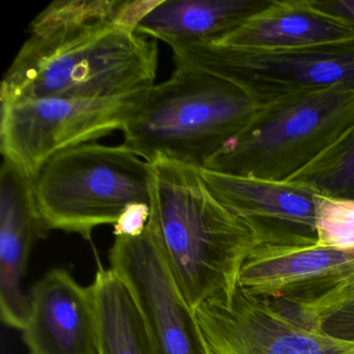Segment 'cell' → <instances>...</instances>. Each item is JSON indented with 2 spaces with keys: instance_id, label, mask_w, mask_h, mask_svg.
<instances>
[{
  "instance_id": "cell-1",
  "label": "cell",
  "mask_w": 354,
  "mask_h": 354,
  "mask_svg": "<svg viewBox=\"0 0 354 354\" xmlns=\"http://www.w3.org/2000/svg\"><path fill=\"white\" fill-rule=\"evenodd\" d=\"M161 0L53 1L30 26L0 88L1 104L103 99L154 84L158 45L136 30Z\"/></svg>"
},
{
  "instance_id": "cell-10",
  "label": "cell",
  "mask_w": 354,
  "mask_h": 354,
  "mask_svg": "<svg viewBox=\"0 0 354 354\" xmlns=\"http://www.w3.org/2000/svg\"><path fill=\"white\" fill-rule=\"evenodd\" d=\"M109 261L136 300L155 354H207L151 218L140 237L115 238Z\"/></svg>"
},
{
  "instance_id": "cell-13",
  "label": "cell",
  "mask_w": 354,
  "mask_h": 354,
  "mask_svg": "<svg viewBox=\"0 0 354 354\" xmlns=\"http://www.w3.org/2000/svg\"><path fill=\"white\" fill-rule=\"evenodd\" d=\"M32 192V179L3 159L0 171V315L12 328L24 329L30 295L24 290L28 258L46 234Z\"/></svg>"
},
{
  "instance_id": "cell-19",
  "label": "cell",
  "mask_w": 354,
  "mask_h": 354,
  "mask_svg": "<svg viewBox=\"0 0 354 354\" xmlns=\"http://www.w3.org/2000/svg\"><path fill=\"white\" fill-rule=\"evenodd\" d=\"M314 328L333 339L354 343V294L324 313Z\"/></svg>"
},
{
  "instance_id": "cell-2",
  "label": "cell",
  "mask_w": 354,
  "mask_h": 354,
  "mask_svg": "<svg viewBox=\"0 0 354 354\" xmlns=\"http://www.w3.org/2000/svg\"><path fill=\"white\" fill-rule=\"evenodd\" d=\"M151 221L171 274L188 306L235 291L248 254L259 245L254 230L217 200L200 171L157 158Z\"/></svg>"
},
{
  "instance_id": "cell-4",
  "label": "cell",
  "mask_w": 354,
  "mask_h": 354,
  "mask_svg": "<svg viewBox=\"0 0 354 354\" xmlns=\"http://www.w3.org/2000/svg\"><path fill=\"white\" fill-rule=\"evenodd\" d=\"M354 124V86L295 95L254 109L205 167L289 181Z\"/></svg>"
},
{
  "instance_id": "cell-5",
  "label": "cell",
  "mask_w": 354,
  "mask_h": 354,
  "mask_svg": "<svg viewBox=\"0 0 354 354\" xmlns=\"http://www.w3.org/2000/svg\"><path fill=\"white\" fill-rule=\"evenodd\" d=\"M151 163L125 145L97 142L62 151L32 179L45 229L90 239L99 225H115L134 203H151Z\"/></svg>"
},
{
  "instance_id": "cell-3",
  "label": "cell",
  "mask_w": 354,
  "mask_h": 354,
  "mask_svg": "<svg viewBox=\"0 0 354 354\" xmlns=\"http://www.w3.org/2000/svg\"><path fill=\"white\" fill-rule=\"evenodd\" d=\"M254 109L230 82L176 64L169 80L140 95L122 129L124 145L148 162L162 157L202 169Z\"/></svg>"
},
{
  "instance_id": "cell-8",
  "label": "cell",
  "mask_w": 354,
  "mask_h": 354,
  "mask_svg": "<svg viewBox=\"0 0 354 354\" xmlns=\"http://www.w3.org/2000/svg\"><path fill=\"white\" fill-rule=\"evenodd\" d=\"M239 286L314 328L324 313L354 294V248L259 245L240 270Z\"/></svg>"
},
{
  "instance_id": "cell-16",
  "label": "cell",
  "mask_w": 354,
  "mask_h": 354,
  "mask_svg": "<svg viewBox=\"0 0 354 354\" xmlns=\"http://www.w3.org/2000/svg\"><path fill=\"white\" fill-rule=\"evenodd\" d=\"M97 319V354H155L136 300L113 269L100 268L91 285Z\"/></svg>"
},
{
  "instance_id": "cell-20",
  "label": "cell",
  "mask_w": 354,
  "mask_h": 354,
  "mask_svg": "<svg viewBox=\"0 0 354 354\" xmlns=\"http://www.w3.org/2000/svg\"><path fill=\"white\" fill-rule=\"evenodd\" d=\"M150 216V204L134 203L129 205L113 225V235L115 238L140 237L146 230Z\"/></svg>"
},
{
  "instance_id": "cell-12",
  "label": "cell",
  "mask_w": 354,
  "mask_h": 354,
  "mask_svg": "<svg viewBox=\"0 0 354 354\" xmlns=\"http://www.w3.org/2000/svg\"><path fill=\"white\" fill-rule=\"evenodd\" d=\"M22 339L30 354H97V319L92 287L65 269L48 271L30 291Z\"/></svg>"
},
{
  "instance_id": "cell-7",
  "label": "cell",
  "mask_w": 354,
  "mask_h": 354,
  "mask_svg": "<svg viewBox=\"0 0 354 354\" xmlns=\"http://www.w3.org/2000/svg\"><path fill=\"white\" fill-rule=\"evenodd\" d=\"M142 92L113 98L50 97L1 104L3 159L32 179L57 153L122 131Z\"/></svg>"
},
{
  "instance_id": "cell-18",
  "label": "cell",
  "mask_w": 354,
  "mask_h": 354,
  "mask_svg": "<svg viewBox=\"0 0 354 354\" xmlns=\"http://www.w3.org/2000/svg\"><path fill=\"white\" fill-rule=\"evenodd\" d=\"M316 244L323 248H354V201L327 196Z\"/></svg>"
},
{
  "instance_id": "cell-17",
  "label": "cell",
  "mask_w": 354,
  "mask_h": 354,
  "mask_svg": "<svg viewBox=\"0 0 354 354\" xmlns=\"http://www.w3.org/2000/svg\"><path fill=\"white\" fill-rule=\"evenodd\" d=\"M289 181L329 198L354 201V124Z\"/></svg>"
},
{
  "instance_id": "cell-11",
  "label": "cell",
  "mask_w": 354,
  "mask_h": 354,
  "mask_svg": "<svg viewBox=\"0 0 354 354\" xmlns=\"http://www.w3.org/2000/svg\"><path fill=\"white\" fill-rule=\"evenodd\" d=\"M198 171L217 200L254 230L259 245L317 243L326 196L296 182L240 177L207 169Z\"/></svg>"
},
{
  "instance_id": "cell-14",
  "label": "cell",
  "mask_w": 354,
  "mask_h": 354,
  "mask_svg": "<svg viewBox=\"0 0 354 354\" xmlns=\"http://www.w3.org/2000/svg\"><path fill=\"white\" fill-rule=\"evenodd\" d=\"M354 41V24L316 0H270L213 44L250 49H291Z\"/></svg>"
},
{
  "instance_id": "cell-9",
  "label": "cell",
  "mask_w": 354,
  "mask_h": 354,
  "mask_svg": "<svg viewBox=\"0 0 354 354\" xmlns=\"http://www.w3.org/2000/svg\"><path fill=\"white\" fill-rule=\"evenodd\" d=\"M194 315L207 354H354V343L302 324L239 285Z\"/></svg>"
},
{
  "instance_id": "cell-6",
  "label": "cell",
  "mask_w": 354,
  "mask_h": 354,
  "mask_svg": "<svg viewBox=\"0 0 354 354\" xmlns=\"http://www.w3.org/2000/svg\"><path fill=\"white\" fill-rule=\"evenodd\" d=\"M171 48L176 64L230 82L256 109L295 95L354 86V41L291 49L238 48L213 43Z\"/></svg>"
},
{
  "instance_id": "cell-21",
  "label": "cell",
  "mask_w": 354,
  "mask_h": 354,
  "mask_svg": "<svg viewBox=\"0 0 354 354\" xmlns=\"http://www.w3.org/2000/svg\"><path fill=\"white\" fill-rule=\"evenodd\" d=\"M321 9L354 24V0H316Z\"/></svg>"
},
{
  "instance_id": "cell-15",
  "label": "cell",
  "mask_w": 354,
  "mask_h": 354,
  "mask_svg": "<svg viewBox=\"0 0 354 354\" xmlns=\"http://www.w3.org/2000/svg\"><path fill=\"white\" fill-rule=\"evenodd\" d=\"M270 0H161L138 24L142 36L169 46L221 40Z\"/></svg>"
}]
</instances>
